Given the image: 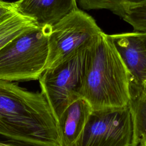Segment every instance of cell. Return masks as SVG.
<instances>
[{"label": "cell", "mask_w": 146, "mask_h": 146, "mask_svg": "<svg viewBox=\"0 0 146 146\" xmlns=\"http://www.w3.org/2000/svg\"><path fill=\"white\" fill-rule=\"evenodd\" d=\"M133 124L128 106L92 110L72 146H131Z\"/></svg>", "instance_id": "5"}, {"label": "cell", "mask_w": 146, "mask_h": 146, "mask_svg": "<svg viewBox=\"0 0 146 146\" xmlns=\"http://www.w3.org/2000/svg\"><path fill=\"white\" fill-rule=\"evenodd\" d=\"M131 74L110 36L103 31L94 40L80 96L92 110L127 106Z\"/></svg>", "instance_id": "2"}, {"label": "cell", "mask_w": 146, "mask_h": 146, "mask_svg": "<svg viewBox=\"0 0 146 146\" xmlns=\"http://www.w3.org/2000/svg\"><path fill=\"white\" fill-rule=\"evenodd\" d=\"M38 26L35 21L17 13L0 21V49L16 36Z\"/></svg>", "instance_id": "11"}, {"label": "cell", "mask_w": 146, "mask_h": 146, "mask_svg": "<svg viewBox=\"0 0 146 146\" xmlns=\"http://www.w3.org/2000/svg\"><path fill=\"white\" fill-rule=\"evenodd\" d=\"M140 33V35L141 36V38L144 41V43L146 46V33Z\"/></svg>", "instance_id": "16"}, {"label": "cell", "mask_w": 146, "mask_h": 146, "mask_svg": "<svg viewBox=\"0 0 146 146\" xmlns=\"http://www.w3.org/2000/svg\"><path fill=\"white\" fill-rule=\"evenodd\" d=\"M15 11L34 20L38 26H52L78 9L77 0H18Z\"/></svg>", "instance_id": "7"}, {"label": "cell", "mask_w": 146, "mask_h": 146, "mask_svg": "<svg viewBox=\"0 0 146 146\" xmlns=\"http://www.w3.org/2000/svg\"><path fill=\"white\" fill-rule=\"evenodd\" d=\"M52 26H36L23 33L0 49V80H38L44 71Z\"/></svg>", "instance_id": "3"}, {"label": "cell", "mask_w": 146, "mask_h": 146, "mask_svg": "<svg viewBox=\"0 0 146 146\" xmlns=\"http://www.w3.org/2000/svg\"><path fill=\"white\" fill-rule=\"evenodd\" d=\"M0 135L60 146L56 119L43 94L0 80Z\"/></svg>", "instance_id": "1"}, {"label": "cell", "mask_w": 146, "mask_h": 146, "mask_svg": "<svg viewBox=\"0 0 146 146\" xmlns=\"http://www.w3.org/2000/svg\"><path fill=\"white\" fill-rule=\"evenodd\" d=\"M145 83H146V82H145Z\"/></svg>", "instance_id": "17"}, {"label": "cell", "mask_w": 146, "mask_h": 146, "mask_svg": "<svg viewBox=\"0 0 146 146\" xmlns=\"http://www.w3.org/2000/svg\"><path fill=\"white\" fill-rule=\"evenodd\" d=\"M0 146H53L48 144L23 140L7 139L0 140Z\"/></svg>", "instance_id": "14"}, {"label": "cell", "mask_w": 146, "mask_h": 146, "mask_svg": "<svg viewBox=\"0 0 146 146\" xmlns=\"http://www.w3.org/2000/svg\"><path fill=\"white\" fill-rule=\"evenodd\" d=\"M109 35L131 74V83L143 84L146 82V46L140 33Z\"/></svg>", "instance_id": "8"}, {"label": "cell", "mask_w": 146, "mask_h": 146, "mask_svg": "<svg viewBox=\"0 0 146 146\" xmlns=\"http://www.w3.org/2000/svg\"><path fill=\"white\" fill-rule=\"evenodd\" d=\"M130 94L128 106L133 124L131 146H146V83H130Z\"/></svg>", "instance_id": "10"}, {"label": "cell", "mask_w": 146, "mask_h": 146, "mask_svg": "<svg viewBox=\"0 0 146 146\" xmlns=\"http://www.w3.org/2000/svg\"><path fill=\"white\" fill-rule=\"evenodd\" d=\"M102 30L95 20L78 9L52 26L45 70L55 67L75 50L93 40Z\"/></svg>", "instance_id": "6"}, {"label": "cell", "mask_w": 146, "mask_h": 146, "mask_svg": "<svg viewBox=\"0 0 146 146\" xmlns=\"http://www.w3.org/2000/svg\"><path fill=\"white\" fill-rule=\"evenodd\" d=\"M15 13L13 2L0 0V21Z\"/></svg>", "instance_id": "15"}, {"label": "cell", "mask_w": 146, "mask_h": 146, "mask_svg": "<svg viewBox=\"0 0 146 146\" xmlns=\"http://www.w3.org/2000/svg\"><path fill=\"white\" fill-rule=\"evenodd\" d=\"M123 19L133 27L135 32L146 33V1L129 6Z\"/></svg>", "instance_id": "13"}, {"label": "cell", "mask_w": 146, "mask_h": 146, "mask_svg": "<svg viewBox=\"0 0 146 146\" xmlns=\"http://www.w3.org/2000/svg\"><path fill=\"white\" fill-rule=\"evenodd\" d=\"M92 111L90 104L82 98L66 108L57 120L60 146H72L75 143Z\"/></svg>", "instance_id": "9"}, {"label": "cell", "mask_w": 146, "mask_h": 146, "mask_svg": "<svg viewBox=\"0 0 146 146\" xmlns=\"http://www.w3.org/2000/svg\"><path fill=\"white\" fill-rule=\"evenodd\" d=\"M84 10H108L121 18L128 7L146 0H77Z\"/></svg>", "instance_id": "12"}, {"label": "cell", "mask_w": 146, "mask_h": 146, "mask_svg": "<svg viewBox=\"0 0 146 146\" xmlns=\"http://www.w3.org/2000/svg\"><path fill=\"white\" fill-rule=\"evenodd\" d=\"M94 40L73 51L55 67L45 70L38 79L41 92L56 121L68 106L80 98Z\"/></svg>", "instance_id": "4"}]
</instances>
